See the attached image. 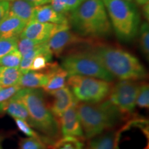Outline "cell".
Listing matches in <instances>:
<instances>
[{
	"mask_svg": "<svg viewBox=\"0 0 149 149\" xmlns=\"http://www.w3.org/2000/svg\"><path fill=\"white\" fill-rule=\"evenodd\" d=\"M42 44L43 43H38L27 38L19 37V40L18 39L17 41V50L23 56L29 52L40 48Z\"/></svg>",
	"mask_w": 149,
	"mask_h": 149,
	"instance_id": "cell-29",
	"label": "cell"
},
{
	"mask_svg": "<svg viewBox=\"0 0 149 149\" xmlns=\"http://www.w3.org/2000/svg\"><path fill=\"white\" fill-rule=\"evenodd\" d=\"M83 42H86V40L68 29L54 35L48 41L47 44L53 55L59 56L70 46Z\"/></svg>",
	"mask_w": 149,
	"mask_h": 149,
	"instance_id": "cell-13",
	"label": "cell"
},
{
	"mask_svg": "<svg viewBox=\"0 0 149 149\" xmlns=\"http://www.w3.org/2000/svg\"><path fill=\"white\" fill-rule=\"evenodd\" d=\"M15 122L17 127L19 130L21 131L22 133H23L26 135L29 136L30 137H35V138H39L42 139L43 141H45L46 144H48L49 146H52V145L50 144V143L48 142L47 139L44 138L42 135H41L35 129H33L26 122L22 120H19V119H15Z\"/></svg>",
	"mask_w": 149,
	"mask_h": 149,
	"instance_id": "cell-27",
	"label": "cell"
},
{
	"mask_svg": "<svg viewBox=\"0 0 149 149\" xmlns=\"http://www.w3.org/2000/svg\"><path fill=\"white\" fill-rule=\"evenodd\" d=\"M143 13H144V15L145 17V18H146L147 19V21H148V18H149V6H148V3L144 5V6H143Z\"/></svg>",
	"mask_w": 149,
	"mask_h": 149,
	"instance_id": "cell-35",
	"label": "cell"
},
{
	"mask_svg": "<svg viewBox=\"0 0 149 149\" xmlns=\"http://www.w3.org/2000/svg\"><path fill=\"white\" fill-rule=\"evenodd\" d=\"M26 24L9 13L0 22V38H18Z\"/></svg>",
	"mask_w": 149,
	"mask_h": 149,
	"instance_id": "cell-15",
	"label": "cell"
},
{
	"mask_svg": "<svg viewBox=\"0 0 149 149\" xmlns=\"http://www.w3.org/2000/svg\"><path fill=\"white\" fill-rule=\"evenodd\" d=\"M102 1L118 39L124 42L133 40L138 33L140 24V17L134 3L125 0Z\"/></svg>",
	"mask_w": 149,
	"mask_h": 149,
	"instance_id": "cell-5",
	"label": "cell"
},
{
	"mask_svg": "<svg viewBox=\"0 0 149 149\" xmlns=\"http://www.w3.org/2000/svg\"><path fill=\"white\" fill-rule=\"evenodd\" d=\"M1 1H8V2H10V1H12L13 0H1Z\"/></svg>",
	"mask_w": 149,
	"mask_h": 149,
	"instance_id": "cell-38",
	"label": "cell"
},
{
	"mask_svg": "<svg viewBox=\"0 0 149 149\" xmlns=\"http://www.w3.org/2000/svg\"><path fill=\"white\" fill-rule=\"evenodd\" d=\"M26 108L30 117V126L53 145L61 138L59 121L50 110L47 97L40 89L22 88L14 96Z\"/></svg>",
	"mask_w": 149,
	"mask_h": 149,
	"instance_id": "cell-2",
	"label": "cell"
},
{
	"mask_svg": "<svg viewBox=\"0 0 149 149\" xmlns=\"http://www.w3.org/2000/svg\"><path fill=\"white\" fill-rule=\"evenodd\" d=\"M9 6H10V2L0 0V22L2 21L8 13Z\"/></svg>",
	"mask_w": 149,
	"mask_h": 149,
	"instance_id": "cell-33",
	"label": "cell"
},
{
	"mask_svg": "<svg viewBox=\"0 0 149 149\" xmlns=\"http://www.w3.org/2000/svg\"><path fill=\"white\" fill-rule=\"evenodd\" d=\"M125 1H132L133 0H125Z\"/></svg>",
	"mask_w": 149,
	"mask_h": 149,
	"instance_id": "cell-39",
	"label": "cell"
},
{
	"mask_svg": "<svg viewBox=\"0 0 149 149\" xmlns=\"http://www.w3.org/2000/svg\"><path fill=\"white\" fill-rule=\"evenodd\" d=\"M136 105L141 109H148L149 107V86L146 83L141 84L139 85L137 98Z\"/></svg>",
	"mask_w": 149,
	"mask_h": 149,
	"instance_id": "cell-28",
	"label": "cell"
},
{
	"mask_svg": "<svg viewBox=\"0 0 149 149\" xmlns=\"http://www.w3.org/2000/svg\"><path fill=\"white\" fill-rule=\"evenodd\" d=\"M68 29H70L68 24L42 23L32 20L26 25L19 37L29 39L38 43H45L57 33Z\"/></svg>",
	"mask_w": 149,
	"mask_h": 149,
	"instance_id": "cell-10",
	"label": "cell"
},
{
	"mask_svg": "<svg viewBox=\"0 0 149 149\" xmlns=\"http://www.w3.org/2000/svg\"><path fill=\"white\" fill-rule=\"evenodd\" d=\"M114 77L139 81L146 78L147 71L139 59L129 52L115 46H97L88 51Z\"/></svg>",
	"mask_w": 149,
	"mask_h": 149,
	"instance_id": "cell-3",
	"label": "cell"
},
{
	"mask_svg": "<svg viewBox=\"0 0 149 149\" xmlns=\"http://www.w3.org/2000/svg\"><path fill=\"white\" fill-rule=\"evenodd\" d=\"M84 138L74 137H63L51 146L50 149H85Z\"/></svg>",
	"mask_w": 149,
	"mask_h": 149,
	"instance_id": "cell-22",
	"label": "cell"
},
{
	"mask_svg": "<svg viewBox=\"0 0 149 149\" xmlns=\"http://www.w3.org/2000/svg\"><path fill=\"white\" fill-rule=\"evenodd\" d=\"M45 72L49 74V79L46 85L43 88L44 92L49 93L66 86L68 74L57 63H53Z\"/></svg>",
	"mask_w": 149,
	"mask_h": 149,
	"instance_id": "cell-17",
	"label": "cell"
},
{
	"mask_svg": "<svg viewBox=\"0 0 149 149\" xmlns=\"http://www.w3.org/2000/svg\"><path fill=\"white\" fill-rule=\"evenodd\" d=\"M53 54H40L33 59L31 70L33 71H42L48 70L53 63Z\"/></svg>",
	"mask_w": 149,
	"mask_h": 149,
	"instance_id": "cell-23",
	"label": "cell"
},
{
	"mask_svg": "<svg viewBox=\"0 0 149 149\" xmlns=\"http://www.w3.org/2000/svg\"><path fill=\"white\" fill-rule=\"evenodd\" d=\"M70 24L78 34L84 37L109 35L112 26L102 0H85L70 16Z\"/></svg>",
	"mask_w": 149,
	"mask_h": 149,
	"instance_id": "cell-4",
	"label": "cell"
},
{
	"mask_svg": "<svg viewBox=\"0 0 149 149\" xmlns=\"http://www.w3.org/2000/svg\"><path fill=\"white\" fill-rule=\"evenodd\" d=\"M22 88L17 84L1 88L0 90V107L10 100L11 98L13 97Z\"/></svg>",
	"mask_w": 149,
	"mask_h": 149,
	"instance_id": "cell-31",
	"label": "cell"
},
{
	"mask_svg": "<svg viewBox=\"0 0 149 149\" xmlns=\"http://www.w3.org/2000/svg\"><path fill=\"white\" fill-rule=\"evenodd\" d=\"M33 20L42 23L55 24H68V19L64 15L59 14L53 10L51 5H42L35 7Z\"/></svg>",
	"mask_w": 149,
	"mask_h": 149,
	"instance_id": "cell-14",
	"label": "cell"
},
{
	"mask_svg": "<svg viewBox=\"0 0 149 149\" xmlns=\"http://www.w3.org/2000/svg\"><path fill=\"white\" fill-rule=\"evenodd\" d=\"M35 7L26 0H13L9 6L8 13L28 24L33 20Z\"/></svg>",
	"mask_w": 149,
	"mask_h": 149,
	"instance_id": "cell-18",
	"label": "cell"
},
{
	"mask_svg": "<svg viewBox=\"0 0 149 149\" xmlns=\"http://www.w3.org/2000/svg\"><path fill=\"white\" fill-rule=\"evenodd\" d=\"M22 74L19 68L0 66V86L6 88L17 85Z\"/></svg>",
	"mask_w": 149,
	"mask_h": 149,
	"instance_id": "cell-21",
	"label": "cell"
},
{
	"mask_svg": "<svg viewBox=\"0 0 149 149\" xmlns=\"http://www.w3.org/2000/svg\"><path fill=\"white\" fill-rule=\"evenodd\" d=\"M0 149H3L2 145H1V139L0 138Z\"/></svg>",
	"mask_w": 149,
	"mask_h": 149,
	"instance_id": "cell-37",
	"label": "cell"
},
{
	"mask_svg": "<svg viewBox=\"0 0 149 149\" xmlns=\"http://www.w3.org/2000/svg\"><path fill=\"white\" fill-rule=\"evenodd\" d=\"M117 129L104 132L89 139L85 149H114Z\"/></svg>",
	"mask_w": 149,
	"mask_h": 149,
	"instance_id": "cell-20",
	"label": "cell"
},
{
	"mask_svg": "<svg viewBox=\"0 0 149 149\" xmlns=\"http://www.w3.org/2000/svg\"><path fill=\"white\" fill-rule=\"evenodd\" d=\"M48 79L49 74L48 72L29 70L22 73L17 85L24 89H38L44 88Z\"/></svg>",
	"mask_w": 149,
	"mask_h": 149,
	"instance_id": "cell-16",
	"label": "cell"
},
{
	"mask_svg": "<svg viewBox=\"0 0 149 149\" xmlns=\"http://www.w3.org/2000/svg\"><path fill=\"white\" fill-rule=\"evenodd\" d=\"M46 93H48L51 97V100H48L50 110L58 121L67 109L79 103L70 89L66 86L58 90Z\"/></svg>",
	"mask_w": 149,
	"mask_h": 149,
	"instance_id": "cell-11",
	"label": "cell"
},
{
	"mask_svg": "<svg viewBox=\"0 0 149 149\" xmlns=\"http://www.w3.org/2000/svg\"><path fill=\"white\" fill-rule=\"evenodd\" d=\"M22 55L17 48L0 58V66L9 68H19Z\"/></svg>",
	"mask_w": 149,
	"mask_h": 149,
	"instance_id": "cell-25",
	"label": "cell"
},
{
	"mask_svg": "<svg viewBox=\"0 0 149 149\" xmlns=\"http://www.w3.org/2000/svg\"><path fill=\"white\" fill-rule=\"evenodd\" d=\"M135 1H137V3H139V4L144 6L145 4H147V3H148L149 0H135Z\"/></svg>",
	"mask_w": 149,
	"mask_h": 149,
	"instance_id": "cell-36",
	"label": "cell"
},
{
	"mask_svg": "<svg viewBox=\"0 0 149 149\" xmlns=\"http://www.w3.org/2000/svg\"><path fill=\"white\" fill-rule=\"evenodd\" d=\"M26 1L31 3L34 6H39L48 4V3L51 2V0H26Z\"/></svg>",
	"mask_w": 149,
	"mask_h": 149,
	"instance_id": "cell-34",
	"label": "cell"
},
{
	"mask_svg": "<svg viewBox=\"0 0 149 149\" xmlns=\"http://www.w3.org/2000/svg\"><path fill=\"white\" fill-rule=\"evenodd\" d=\"M66 82L76 100L84 103H98L106 100L113 86L112 82L80 75L68 76Z\"/></svg>",
	"mask_w": 149,
	"mask_h": 149,
	"instance_id": "cell-8",
	"label": "cell"
},
{
	"mask_svg": "<svg viewBox=\"0 0 149 149\" xmlns=\"http://www.w3.org/2000/svg\"><path fill=\"white\" fill-rule=\"evenodd\" d=\"M61 67L68 76L80 75L113 82L115 77L88 51L70 53L63 57Z\"/></svg>",
	"mask_w": 149,
	"mask_h": 149,
	"instance_id": "cell-7",
	"label": "cell"
},
{
	"mask_svg": "<svg viewBox=\"0 0 149 149\" xmlns=\"http://www.w3.org/2000/svg\"><path fill=\"white\" fill-rule=\"evenodd\" d=\"M59 1L63 3V5L66 7L67 10L69 13L78 8L85 0H59Z\"/></svg>",
	"mask_w": 149,
	"mask_h": 149,
	"instance_id": "cell-32",
	"label": "cell"
},
{
	"mask_svg": "<svg viewBox=\"0 0 149 149\" xmlns=\"http://www.w3.org/2000/svg\"><path fill=\"white\" fill-rule=\"evenodd\" d=\"M139 46L144 57L148 60L149 57V26L145 22L139 26Z\"/></svg>",
	"mask_w": 149,
	"mask_h": 149,
	"instance_id": "cell-26",
	"label": "cell"
},
{
	"mask_svg": "<svg viewBox=\"0 0 149 149\" xmlns=\"http://www.w3.org/2000/svg\"><path fill=\"white\" fill-rule=\"evenodd\" d=\"M139 85L137 81L120 80L110 91L109 100L128 117L134 115Z\"/></svg>",
	"mask_w": 149,
	"mask_h": 149,
	"instance_id": "cell-9",
	"label": "cell"
},
{
	"mask_svg": "<svg viewBox=\"0 0 149 149\" xmlns=\"http://www.w3.org/2000/svg\"><path fill=\"white\" fill-rule=\"evenodd\" d=\"M1 86H0V90H1Z\"/></svg>",
	"mask_w": 149,
	"mask_h": 149,
	"instance_id": "cell-40",
	"label": "cell"
},
{
	"mask_svg": "<svg viewBox=\"0 0 149 149\" xmlns=\"http://www.w3.org/2000/svg\"><path fill=\"white\" fill-rule=\"evenodd\" d=\"M0 112H6L14 119L25 121L30 125L31 121L26 108L19 100L14 97L0 107Z\"/></svg>",
	"mask_w": 149,
	"mask_h": 149,
	"instance_id": "cell-19",
	"label": "cell"
},
{
	"mask_svg": "<svg viewBox=\"0 0 149 149\" xmlns=\"http://www.w3.org/2000/svg\"><path fill=\"white\" fill-rule=\"evenodd\" d=\"M76 109L84 137L87 139L107 130L117 129L129 118L109 100L98 103L79 102Z\"/></svg>",
	"mask_w": 149,
	"mask_h": 149,
	"instance_id": "cell-1",
	"label": "cell"
},
{
	"mask_svg": "<svg viewBox=\"0 0 149 149\" xmlns=\"http://www.w3.org/2000/svg\"><path fill=\"white\" fill-rule=\"evenodd\" d=\"M51 146L42 139L35 137L22 138L19 141V149H50Z\"/></svg>",
	"mask_w": 149,
	"mask_h": 149,
	"instance_id": "cell-24",
	"label": "cell"
},
{
	"mask_svg": "<svg viewBox=\"0 0 149 149\" xmlns=\"http://www.w3.org/2000/svg\"><path fill=\"white\" fill-rule=\"evenodd\" d=\"M76 106H72L67 109L59 119L61 137H74L84 138Z\"/></svg>",
	"mask_w": 149,
	"mask_h": 149,
	"instance_id": "cell-12",
	"label": "cell"
},
{
	"mask_svg": "<svg viewBox=\"0 0 149 149\" xmlns=\"http://www.w3.org/2000/svg\"><path fill=\"white\" fill-rule=\"evenodd\" d=\"M18 38H0V58L17 48Z\"/></svg>",
	"mask_w": 149,
	"mask_h": 149,
	"instance_id": "cell-30",
	"label": "cell"
},
{
	"mask_svg": "<svg viewBox=\"0 0 149 149\" xmlns=\"http://www.w3.org/2000/svg\"><path fill=\"white\" fill-rule=\"evenodd\" d=\"M114 149H149L148 120L133 115L117 129Z\"/></svg>",
	"mask_w": 149,
	"mask_h": 149,
	"instance_id": "cell-6",
	"label": "cell"
}]
</instances>
